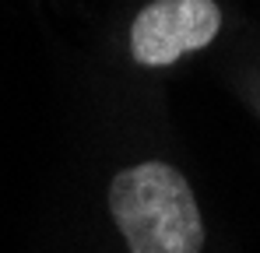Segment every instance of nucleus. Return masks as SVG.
<instances>
[{
  "label": "nucleus",
  "mask_w": 260,
  "mask_h": 253,
  "mask_svg": "<svg viewBox=\"0 0 260 253\" xmlns=\"http://www.w3.org/2000/svg\"><path fill=\"white\" fill-rule=\"evenodd\" d=\"M221 11L215 0H155L130 25V53L144 67H169L183 53H197L218 36Z\"/></svg>",
  "instance_id": "2"
},
{
  "label": "nucleus",
  "mask_w": 260,
  "mask_h": 253,
  "mask_svg": "<svg viewBox=\"0 0 260 253\" xmlns=\"http://www.w3.org/2000/svg\"><path fill=\"white\" fill-rule=\"evenodd\" d=\"M109 211L130 253H201L204 222L183 172L141 162L113 176Z\"/></svg>",
  "instance_id": "1"
}]
</instances>
